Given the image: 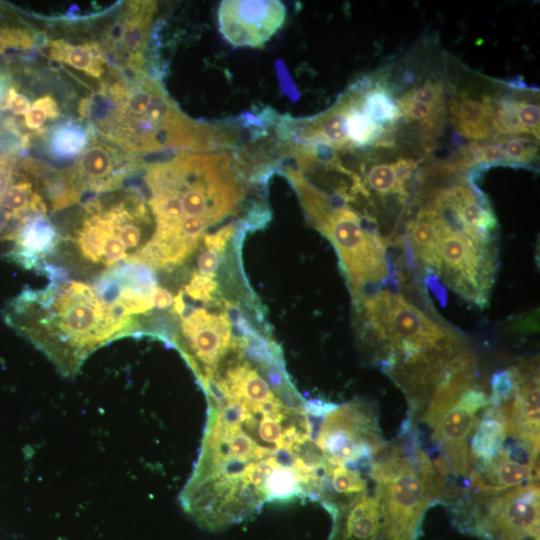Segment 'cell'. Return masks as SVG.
Returning a JSON list of instances; mask_svg holds the SVG:
<instances>
[{"mask_svg":"<svg viewBox=\"0 0 540 540\" xmlns=\"http://www.w3.org/2000/svg\"><path fill=\"white\" fill-rule=\"evenodd\" d=\"M208 402L197 462L180 494L202 528L221 530L266 503L319 501L328 462L317 418L299 394L281 351L230 346L195 374Z\"/></svg>","mask_w":540,"mask_h":540,"instance_id":"1","label":"cell"},{"mask_svg":"<svg viewBox=\"0 0 540 540\" xmlns=\"http://www.w3.org/2000/svg\"><path fill=\"white\" fill-rule=\"evenodd\" d=\"M39 273L50 282L25 287L4 309V320L41 350L65 376L75 375L95 350L142 333L127 306L121 266L101 271L93 282L69 277L67 269L45 263Z\"/></svg>","mask_w":540,"mask_h":540,"instance_id":"2","label":"cell"},{"mask_svg":"<svg viewBox=\"0 0 540 540\" xmlns=\"http://www.w3.org/2000/svg\"><path fill=\"white\" fill-rule=\"evenodd\" d=\"M112 83L83 99L79 113L89 129L129 156L166 150L211 152L233 144V132L186 116L161 82L146 72H112Z\"/></svg>","mask_w":540,"mask_h":540,"instance_id":"3","label":"cell"},{"mask_svg":"<svg viewBox=\"0 0 540 540\" xmlns=\"http://www.w3.org/2000/svg\"><path fill=\"white\" fill-rule=\"evenodd\" d=\"M355 301L363 335L379 346L382 367L409 395L436 388L467 350L457 334L401 294L384 290Z\"/></svg>","mask_w":540,"mask_h":540,"instance_id":"4","label":"cell"},{"mask_svg":"<svg viewBox=\"0 0 540 540\" xmlns=\"http://www.w3.org/2000/svg\"><path fill=\"white\" fill-rule=\"evenodd\" d=\"M154 229L143 193L131 189L108 198L90 199L65 241L76 261L104 271L135 262Z\"/></svg>","mask_w":540,"mask_h":540,"instance_id":"5","label":"cell"},{"mask_svg":"<svg viewBox=\"0 0 540 540\" xmlns=\"http://www.w3.org/2000/svg\"><path fill=\"white\" fill-rule=\"evenodd\" d=\"M368 476L376 483L387 539L415 540L425 509L442 489L429 457L415 448L408 458L398 447L386 445L374 457Z\"/></svg>","mask_w":540,"mask_h":540,"instance_id":"6","label":"cell"},{"mask_svg":"<svg viewBox=\"0 0 540 540\" xmlns=\"http://www.w3.org/2000/svg\"><path fill=\"white\" fill-rule=\"evenodd\" d=\"M489 404L487 393L473 383L472 370L447 375L432 392L424 422L432 428L444 460L459 475L468 474L467 440L478 411Z\"/></svg>","mask_w":540,"mask_h":540,"instance_id":"7","label":"cell"},{"mask_svg":"<svg viewBox=\"0 0 540 540\" xmlns=\"http://www.w3.org/2000/svg\"><path fill=\"white\" fill-rule=\"evenodd\" d=\"M342 195L334 197L327 212L313 225L335 246L349 280L354 299L369 285L389 277L386 243L376 229H368Z\"/></svg>","mask_w":540,"mask_h":540,"instance_id":"8","label":"cell"},{"mask_svg":"<svg viewBox=\"0 0 540 540\" xmlns=\"http://www.w3.org/2000/svg\"><path fill=\"white\" fill-rule=\"evenodd\" d=\"M428 210L439 234L434 272L462 297L484 306L493 283L496 250L479 244L463 232L448 229Z\"/></svg>","mask_w":540,"mask_h":540,"instance_id":"9","label":"cell"},{"mask_svg":"<svg viewBox=\"0 0 540 540\" xmlns=\"http://www.w3.org/2000/svg\"><path fill=\"white\" fill-rule=\"evenodd\" d=\"M476 520L479 534L493 540H539V486L536 481L493 496Z\"/></svg>","mask_w":540,"mask_h":540,"instance_id":"10","label":"cell"},{"mask_svg":"<svg viewBox=\"0 0 540 540\" xmlns=\"http://www.w3.org/2000/svg\"><path fill=\"white\" fill-rule=\"evenodd\" d=\"M140 161L103 140L91 139L75 165L64 172L65 182L78 202L84 193H110L122 186L124 179L140 169Z\"/></svg>","mask_w":540,"mask_h":540,"instance_id":"11","label":"cell"},{"mask_svg":"<svg viewBox=\"0 0 540 540\" xmlns=\"http://www.w3.org/2000/svg\"><path fill=\"white\" fill-rule=\"evenodd\" d=\"M232 341L228 313L195 308L181 318L180 327L169 338L193 372L215 366L227 353Z\"/></svg>","mask_w":540,"mask_h":540,"instance_id":"12","label":"cell"},{"mask_svg":"<svg viewBox=\"0 0 540 540\" xmlns=\"http://www.w3.org/2000/svg\"><path fill=\"white\" fill-rule=\"evenodd\" d=\"M286 7L277 0H224L218 8V26L235 47H261L283 26Z\"/></svg>","mask_w":540,"mask_h":540,"instance_id":"13","label":"cell"},{"mask_svg":"<svg viewBox=\"0 0 540 540\" xmlns=\"http://www.w3.org/2000/svg\"><path fill=\"white\" fill-rule=\"evenodd\" d=\"M156 12L154 1H132L108 28L100 46L106 64L114 71L145 72L144 53L148 44L150 25Z\"/></svg>","mask_w":540,"mask_h":540,"instance_id":"14","label":"cell"},{"mask_svg":"<svg viewBox=\"0 0 540 540\" xmlns=\"http://www.w3.org/2000/svg\"><path fill=\"white\" fill-rule=\"evenodd\" d=\"M11 244L5 258L26 270L40 272L60 245V234L47 214L35 213L0 233Z\"/></svg>","mask_w":540,"mask_h":540,"instance_id":"15","label":"cell"},{"mask_svg":"<svg viewBox=\"0 0 540 540\" xmlns=\"http://www.w3.org/2000/svg\"><path fill=\"white\" fill-rule=\"evenodd\" d=\"M537 449L523 441L504 447L492 460L473 466L470 480L481 491L498 493L536 480Z\"/></svg>","mask_w":540,"mask_h":540,"instance_id":"16","label":"cell"},{"mask_svg":"<svg viewBox=\"0 0 540 540\" xmlns=\"http://www.w3.org/2000/svg\"><path fill=\"white\" fill-rule=\"evenodd\" d=\"M516 387L511 401L501 409L511 435L539 450V374L535 361L514 366Z\"/></svg>","mask_w":540,"mask_h":540,"instance_id":"17","label":"cell"},{"mask_svg":"<svg viewBox=\"0 0 540 540\" xmlns=\"http://www.w3.org/2000/svg\"><path fill=\"white\" fill-rule=\"evenodd\" d=\"M333 520L330 540H377L384 530L382 505L376 494L360 495Z\"/></svg>","mask_w":540,"mask_h":540,"instance_id":"18","label":"cell"},{"mask_svg":"<svg viewBox=\"0 0 540 540\" xmlns=\"http://www.w3.org/2000/svg\"><path fill=\"white\" fill-rule=\"evenodd\" d=\"M452 120L466 138L481 141L493 133V98L482 94L481 98L470 92H457L449 102Z\"/></svg>","mask_w":540,"mask_h":540,"instance_id":"19","label":"cell"},{"mask_svg":"<svg viewBox=\"0 0 540 540\" xmlns=\"http://www.w3.org/2000/svg\"><path fill=\"white\" fill-rule=\"evenodd\" d=\"M509 436L511 433L507 416L500 408L490 405L472 436L469 462L473 466L489 462L504 448Z\"/></svg>","mask_w":540,"mask_h":540,"instance_id":"20","label":"cell"},{"mask_svg":"<svg viewBox=\"0 0 540 540\" xmlns=\"http://www.w3.org/2000/svg\"><path fill=\"white\" fill-rule=\"evenodd\" d=\"M348 92L360 110L379 126L395 124L401 117L396 99L382 81L363 78L353 84Z\"/></svg>","mask_w":540,"mask_h":540,"instance_id":"21","label":"cell"},{"mask_svg":"<svg viewBox=\"0 0 540 540\" xmlns=\"http://www.w3.org/2000/svg\"><path fill=\"white\" fill-rule=\"evenodd\" d=\"M417 163L412 159H399L393 163H376L362 169L361 184L366 192L377 196L399 195L402 200L408 197L407 182L411 179Z\"/></svg>","mask_w":540,"mask_h":540,"instance_id":"22","label":"cell"},{"mask_svg":"<svg viewBox=\"0 0 540 540\" xmlns=\"http://www.w3.org/2000/svg\"><path fill=\"white\" fill-rule=\"evenodd\" d=\"M3 222L0 233L35 213H46V204L38 189L26 178L12 181L7 189L2 206Z\"/></svg>","mask_w":540,"mask_h":540,"instance_id":"23","label":"cell"},{"mask_svg":"<svg viewBox=\"0 0 540 540\" xmlns=\"http://www.w3.org/2000/svg\"><path fill=\"white\" fill-rule=\"evenodd\" d=\"M345 111L346 134L350 150L388 145L385 127L368 118L347 91L340 96Z\"/></svg>","mask_w":540,"mask_h":540,"instance_id":"24","label":"cell"},{"mask_svg":"<svg viewBox=\"0 0 540 540\" xmlns=\"http://www.w3.org/2000/svg\"><path fill=\"white\" fill-rule=\"evenodd\" d=\"M50 55L85 74L100 78L105 72L104 60L99 44H70L63 40L51 43Z\"/></svg>","mask_w":540,"mask_h":540,"instance_id":"25","label":"cell"},{"mask_svg":"<svg viewBox=\"0 0 540 540\" xmlns=\"http://www.w3.org/2000/svg\"><path fill=\"white\" fill-rule=\"evenodd\" d=\"M91 133L89 128H84L81 124H61L55 127L50 134L49 152L52 156L62 160L80 156L92 139Z\"/></svg>","mask_w":540,"mask_h":540,"instance_id":"26","label":"cell"},{"mask_svg":"<svg viewBox=\"0 0 540 540\" xmlns=\"http://www.w3.org/2000/svg\"><path fill=\"white\" fill-rule=\"evenodd\" d=\"M512 88L515 95L516 117L523 134L539 140L540 110L538 93L536 94V91H524L523 89H526V86Z\"/></svg>","mask_w":540,"mask_h":540,"instance_id":"27","label":"cell"},{"mask_svg":"<svg viewBox=\"0 0 540 540\" xmlns=\"http://www.w3.org/2000/svg\"><path fill=\"white\" fill-rule=\"evenodd\" d=\"M506 166L513 168H531L538 157V143L536 139L528 137H515L500 141Z\"/></svg>","mask_w":540,"mask_h":540,"instance_id":"28","label":"cell"},{"mask_svg":"<svg viewBox=\"0 0 540 540\" xmlns=\"http://www.w3.org/2000/svg\"><path fill=\"white\" fill-rule=\"evenodd\" d=\"M401 116L409 122L427 124L433 127L435 122L441 117L443 108H438L426 103L413 101L399 97L396 99Z\"/></svg>","mask_w":540,"mask_h":540,"instance_id":"29","label":"cell"},{"mask_svg":"<svg viewBox=\"0 0 540 540\" xmlns=\"http://www.w3.org/2000/svg\"><path fill=\"white\" fill-rule=\"evenodd\" d=\"M490 404L501 407L508 404L515 391L516 376L514 368L499 370L491 377Z\"/></svg>","mask_w":540,"mask_h":540,"instance_id":"30","label":"cell"},{"mask_svg":"<svg viewBox=\"0 0 540 540\" xmlns=\"http://www.w3.org/2000/svg\"><path fill=\"white\" fill-rule=\"evenodd\" d=\"M59 108L50 95H44L33 102L30 109L25 114V125L31 130L41 128L47 120L55 119L59 116Z\"/></svg>","mask_w":540,"mask_h":540,"instance_id":"31","label":"cell"},{"mask_svg":"<svg viewBox=\"0 0 540 540\" xmlns=\"http://www.w3.org/2000/svg\"><path fill=\"white\" fill-rule=\"evenodd\" d=\"M218 289V282L214 277L202 275L196 271L191 273L188 283L184 287L185 293L194 301L210 303Z\"/></svg>","mask_w":540,"mask_h":540,"instance_id":"32","label":"cell"},{"mask_svg":"<svg viewBox=\"0 0 540 540\" xmlns=\"http://www.w3.org/2000/svg\"><path fill=\"white\" fill-rule=\"evenodd\" d=\"M400 97L443 108V85L440 82L426 80Z\"/></svg>","mask_w":540,"mask_h":540,"instance_id":"33","label":"cell"},{"mask_svg":"<svg viewBox=\"0 0 540 540\" xmlns=\"http://www.w3.org/2000/svg\"><path fill=\"white\" fill-rule=\"evenodd\" d=\"M235 232V224L230 222L214 233L204 234L201 241L206 249L215 251L218 254H222L230 239L235 235Z\"/></svg>","mask_w":540,"mask_h":540,"instance_id":"34","label":"cell"},{"mask_svg":"<svg viewBox=\"0 0 540 540\" xmlns=\"http://www.w3.org/2000/svg\"><path fill=\"white\" fill-rule=\"evenodd\" d=\"M32 46L29 35L15 28H0V53L9 48L28 49Z\"/></svg>","mask_w":540,"mask_h":540,"instance_id":"35","label":"cell"},{"mask_svg":"<svg viewBox=\"0 0 540 540\" xmlns=\"http://www.w3.org/2000/svg\"><path fill=\"white\" fill-rule=\"evenodd\" d=\"M221 263V257L215 251L206 249L199 253L196 259L198 273L209 277H215Z\"/></svg>","mask_w":540,"mask_h":540,"instance_id":"36","label":"cell"},{"mask_svg":"<svg viewBox=\"0 0 540 540\" xmlns=\"http://www.w3.org/2000/svg\"><path fill=\"white\" fill-rule=\"evenodd\" d=\"M3 106L4 108H8L15 115H25L31 105L26 95L17 92L11 87Z\"/></svg>","mask_w":540,"mask_h":540,"instance_id":"37","label":"cell"},{"mask_svg":"<svg viewBox=\"0 0 540 540\" xmlns=\"http://www.w3.org/2000/svg\"><path fill=\"white\" fill-rule=\"evenodd\" d=\"M14 160L12 158H0V208L4 195L13 181Z\"/></svg>","mask_w":540,"mask_h":540,"instance_id":"38","label":"cell"},{"mask_svg":"<svg viewBox=\"0 0 540 540\" xmlns=\"http://www.w3.org/2000/svg\"><path fill=\"white\" fill-rule=\"evenodd\" d=\"M174 297L172 293L157 285L152 292L153 306L160 310H166L172 307Z\"/></svg>","mask_w":540,"mask_h":540,"instance_id":"39","label":"cell"},{"mask_svg":"<svg viewBox=\"0 0 540 540\" xmlns=\"http://www.w3.org/2000/svg\"><path fill=\"white\" fill-rule=\"evenodd\" d=\"M9 89L6 77L0 73V104L4 105Z\"/></svg>","mask_w":540,"mask_h":540,"instance_id":"40","label":"cell"}]
</instances>
